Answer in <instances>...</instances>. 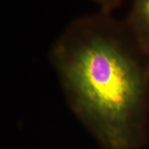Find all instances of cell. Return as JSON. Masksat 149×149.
<instances>
[{"label":"cell","mask_w":149,"mask_h":149,"mask_svg":"<svg viewBox=\"0 0 149 149\" xmlns=\"http://www.w3.org/2000/svg\"><path fill=\"white\" fill-rule=\"evenodd\" d=\"M139 54L126 22L103 12L72 22L52 49L71 109L106 149L148 139L149 66Z\"/></svg>","instance_id":"obj_1"},{"label":"cell","mask_w":149,"mask_h":149,"mask_svg":"<svg viewBox=\"0 0 149 149\" xmlns=\"http://www.w3.org/2000/svg\"><path fill=\"white\" fill-rule=\"evenodd\" d=\"M140 50L149 55V0H134L125 21Z\"/></svg>","instance_id":"obj_2"},{"label":"cell","mask_w":149,"mask_h":149,"mask_svg":"<svg viewBox=\"0 0 149 149\" xmlns=\"http://www.w3.org/2000/svg\"><path fill=\"white\" fill-rule=\"evenodd\" d=\"M101 7L103 13H109L113 9L116 8L121 3V0H94Z\"/></svg>","instance_id":"obj_3"},{"label":"cell","mask_w":149,"mask_h":149,"mask_svg":"<svg viewBox=\"0 0 149 149\" xmlns=\"http://www.w3.org/2000/svg\"><path fill=\"white\" fill-rule=\"evenodd\" d=\"M147 58H148V66H149V55L148 56V57H147Z\"/></svg>","instance_id":"obj_4"}]
</instances>
